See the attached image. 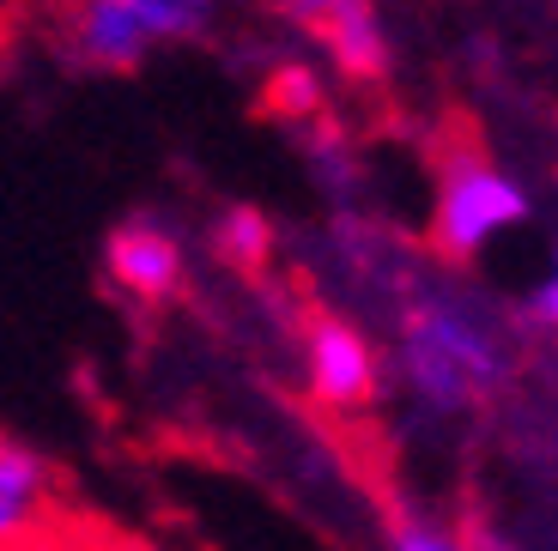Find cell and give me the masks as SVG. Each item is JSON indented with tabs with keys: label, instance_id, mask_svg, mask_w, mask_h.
I'll use <instances>...</instances> for the list:
<instances>
[{
	"label": "cell",
	"instance_id": "6da1fadb",
	"mask_svg": "<svg viewBox=\"0 0 558 551\" xmlns=\"http://www.w3.org/2000/svg\"><path fill=\"white\" fill-rule=\"evenodd\" d=\"M395 376L407 394L437 418L474 413L486 394L510 382V345L486 321V309L461 291H418L401 309L395 333Z\"/></svg>",
	"mask_w": 558,
	"mask_h": 551
},
{
	"label": "cell",
	"instance_id": "7a4b0ae2",
	"mask_svg": "<svg viewBox=\"0 0 558 551\" xmlns=\"http://www.w3.org/2000/svg\"><path fill=\"white\" fill-rule=\"evenodd\" d=\"M207 0H85L61 13V49L92 73H134L170 42H195L213 30Z\"/></svg>",
	"mask_w": 558,
	"mask_h": 551
},
{
	"label": "cell",
	"instance_id": "3957f363",
	"mask_svg": "<svg viewBox=\"0 0 558 551\" xmlns=\"http://www.w3.org/2000/svg\"><path fill=\"white\" fill-rule=\"evenodd\" d=\"M529 219V194L504 176L468 134L449 139L437 164V207H432V248L444 261H474L498 231Z\"/></svg>",
	"mask_w": 558,
	"mask_h": 551
},
{
	"label": "cell",
	"instance_id": "277c9868",
	"mask_svg": "<svg viewBox=\"0 0 558 551\" xmlns=\"http://www.w3.org/2000/svg\"><path fill=\"white\" fill-rule=\"evenodd\" d=\"M104 273L110 285L122 291L128 304H146V309H165L182 297L189 285V243L170 219L158 212H134L110 231L104 243Z\"/></svg>",
	"mask_w": 558,
	"mask_h": 551
},
{
	"label": "cell",
	"instance_id": "5b68a950",
	"mask_svg": "<svg viewBox=\"0 0 558 551\" xmlns=\"http://www.w3.org/2000/svg\"><path fill=\"white\" fill-rule=\"evenodd\" d=\"M304 376H310V394L322 406H335V413H359L383 394L377 345L340 316H316L304 328Z\"/></svg>",
	"mask_w": 558,
	"mask_h": 551
},
{
	"label": "cell",
	"instance_id": "8992f818",
	"mask_svg": "<svg viewBox=\"0 0 558 551\" xmlns=\"http://www.w3.org/2000/svg\"><path fill=\"white\" fill-rule=\"evenodd\" d=\"M56 503H61L56 467H49L37 449L0 437V551L13 546V539H25Z\"/></svg>",
	"mask_w": 558,
	"mask_h": 551
},
{
	"label": "cell",
	"instance_id": "52a82bcc",
	"mask_svg": "<svg viewBox=\"0 0 558 551\" xmlns=\"http://www.w3.org/2000/svg\"><path fill=\"white\" fill-rule=\"evenodd\" d=\"M7 551H153V546H146L140 534H128V527L104 522V515H85V510L56 503V510L43 515L25 539H13Z\"/></svg>",
	"mask_w": 558,
	"mask_h": 551
},
{
	"label": "cell",
	"instance_id": "ba28073f",
	"mask_svg": "<svg viewBox=\"0 0 558 551\" xmlns=\"http://www.w3.org/2000/svg\"><path fill=\"white\" fill-rule=\"evenodd\" d=\"M322 25V42L335 49V61L352 73V79H377L389 68V42H383V19L371 7H322V13H304Z\"/></svg>",
	"mask_w": 558,
	"mask_h": 551
},
{
	"label": "cell",
	"instance_id": "9c48e42d",
	"mask_svg": "<svg viewBox=\"0 0 558 551\" xmlns=\"http://www.w3.org/2000/svg\"><path fill=\"white\" fill-rule=\"evenodd\" d=\"M219 255L225 261H243V267H262V255H267V231H262V219L255 212H231V219H219Z\"/></svg>",
	"mask_w": 558,
	"mask_h": 551
},
{
	"label": "cell",
	"instance_id": "30bf717a",
	"mask_svg": "<svg viewBox=\"0 0 558 551\" xmlns=\"http://www.w3.org/2000/svg\"><path fill=\"white\" fill-rule=\"evenodd\" d=\"M389 551H468V546H461L456 534H444V527H432V522H395Z\"/></svg>",
	"mask_w": 558,
	"mask_h": 551
},
{
	"label": "cell",
	"instance_id": "8fae6325",
	"mask_svg": "<svg viewBox=\"0 0 558 551\" xmlns=\"http://www.w3.org/2000/svg\"><path fill=\"white\" fill-rule=\"evenodd\" d=\"M522 316H529L534 328L558 333V243H553V267H546V279L529 291V304H522Z\"/></svg>",
	"mask_w": 558,
	"mask_h": 551
}]
</instances>
